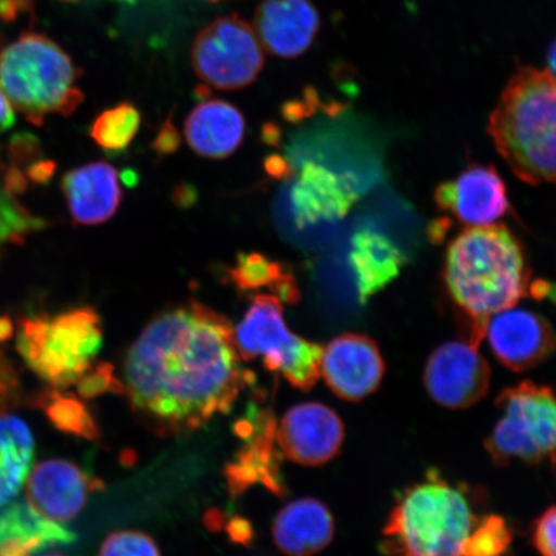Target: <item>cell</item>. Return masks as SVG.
I'll return each instance as SVG.
<instances>
[{
    "mask_svg": "<svg viewBox=\"0 0 556 556\" xmlns=\"http://www.w3.org/2000/svg\"><path fill=\"white\" fill-rule=\"evenodd\" d=\"M240 359L229 319L192 301L159 313L130 346L124 394L151 432L189 434L231 412L254 384Z\"/></svg>",
    "mask_w": 556,
    "mask_h": 556,
    "instance_id": "6da1fadb",
    "label": "cell"
},
{
    "mask_svg": "<svg viewBox=\"0 0 556 556\" xmlns=\"http://www.w3.org/2000/svg\"><path fill=\"white\" fill-rule=\"evenodd\" d=\"M444 283L456 307L470 323V338L483 339L486 319L516 307L530 290L531 269L523 248L509 229L470 227L451 241Z\"/></svg>",
    "mask_w": 556,
    "mask_h": 556,
    "instance_id": "7a4b0ae2",
    "label": "cell"
},
{
    "mask_svg": "<svg viewBox=\"0 0 556 556\" xmlns=\"http://www.w3.org/2000/svg\"><path fill=\"white\" fill-rule=\"evenodd\" d=\"M489 134L523 182L556 184V79L548 70L518 68L490 116Z\"/></svg>",
    "mask_w": 556,
    "mask_h": 556,
    "instance_id": "3957f363",
    "label": "cell"
},
{
    "mask_svg": "<svg viewBox=\"0 0 556 556\" xmlns=\"http://www.w3.org/2000/svg\"><path fill=\"white\" fill-rule=\"evenodd\" d=\"M478 518L462 489L430 471L399 498L382 530L392 556H463Z\"/></svg>",
    "mask_w": 556,
    "mask_h": 556,
    "instance_id": "277c9868",
    "label": "cell"
},
{
    "mask_svg": "<svg viewBox=\"0 0 556 556\" xmlns=\"http://www.w3.org/2000/svg\"><path fill=\"white\" fill-rule=\"evenodd\" d=\"M78 78L70 55L45 34L25 33L0 50V89L34 125L80 106L85 94Z\"/></svg>",
    "mask_w": 556,
    "mask_h": 556,
    "instance_id": "5b68a950",
    "label": "cell"
},
{
    "mask_svg": "<svg viewBox=\"0 0 556 556\" xmlns=\"http://www.w3.org/2000/svg\"><path fill=\"white\" fill-rule=\"evenodd\" d=\"M102 345L101 317L90 307L20 321V356L34 374L55 389L78 384L94 366Z\"/></svg>",
    "mask_w": 556,
    "mask_h": 556,
    "instance_id": "8992f818",
    "label": "cell"
},
{
    "mask_svg": "<svg viewBox=\"0 0 556 556\" xmlns=\"http://www.w3.org/2000/svg\"><path fill=\"white\" fill-rule=\"evenodd\" d=\"M500 417L484 447L500 467L538 465L556 456V397L552 389L527 380L496 400Z\"/></svg>",
    "mask_w": 556,
    "mask_h": 556,
    "instance_id": "52a82bcc",
    "label": "cell"
},
{
    "mask_svg": "<svg viewBox=\"0 0 556 556\" xmlns=\"http://www.w3.org/2000/svg\"><path fill=\"white\" fill-rule=\"evenodd\" d=\"M241 359L262 357L268 371L280 372L291 386L307 392L321 375L324 348L291 331L285 323L282 302L275 295L253 298L235 331Z\"/></svg>",
    "mask_w": 556,
    "mask_h": 556,
    "instance_id": "ba28073f",
    "label": "cell"
},
{
    "mask_svg": "<svg viewBox=\"0 0 556 556\" xmlns=\"http://www.w3.org/2000/svg\"><path fill=\"white\" fill-rule=\"evenodd\" d=\"M194 73L219 90L245 88L258 78L264 50L252 25L238 16L214 20L198 34L191 52Z\"/></svg>",
    "mask_w": 556,
    "mask_h": 556,
    "instance_id": "9c48e42d",
    "label": "cell"
},
{
    "mask_svg": "<svg viewBox=\"0 0 556 556\" xmlns=\"http://www.w3.org/2000/svg\"><path fill=\"white\" fill-rule=\"evenodd\" d=\"M277 427L273 412L256 406L235 424V434L241 438L243 446L225 469L227 490L232 497L241 496L255 484L266 486L276 496L287 493L281 475L282 455L277 450Z\"/></svg>",
    "mask_w": 556,
    "mask_h": 556,
    "instance_id": "30bf717a",
    "label": "cell"
},
{
    "mask_svg": "<svg viewBox=\"0 0 556 556\" xmlns=\"http://www.w3.org/2000/svg\"><path fill=\"white\" fill-rule=\"evenodd\" d=\"M475 340L444 343L430 354L424 368V386L438 405L451 409L475 406L485 397L491 368Z\"/></svg>",
    "mask_w": 556,
    "mask_h": 556,
    "instance_id": "8fae6325",
    "label": "cell"
},
{
    "mask_svg": "<svg viewBox=\"0 0 556 556\" xmlns=\"http://www.w3.org/2000/svg\"><path fill=\"white\" fill-rule=\"evenodd\" d=\"M483 338L498 363L514 372L538 367L556 350L552 325L523 308L511 307L492 315L484 325Z\"/></svg>",
    "mask_w": 556,
    "mask_h": 556,
    "instance_id": "7c38bea8",
    "label": "cell"
},
{
    "mask_svg": "<svg viewBox=\"0 0 556 556\" xmlns=\"http://www.w3.org/2000/svg\"><path fill=\"white\" fill-rule=\"evenodd\" d=\"M386 361L372 339L343 333L325 348L321 374L333 393L359 402L378 391L386 375Z\"/></svg>",
    "mask_w": 556,
    "mask_h": 556,
    "instance_id": "4fadbf2b",
    "label": "cell"
},
{
    "mask_svg": "<svg viewBox=\"0 0 556 556\" xmlns=\"http://www.w3.org/2000/svg\"><path fill=\"white\" fill-rule=\"evenodd\" d=\"M345 430L342 419L323 403L298 405L277 427V444L289 460L318 467L332 460L342 450Z\"/></svg>",
    "mask_w": 556,
    "mask_h": 556,
    "instance_id": "5bb4252c",
    "label": "cell"
},
{
    "mask_svg": "<svg viewBox=\"0 0 556 556\" xmlns=\"http://www.w3.org/2000/svg\"><path fill=\"white\" fill-rule=\"evenodd\" d=\"M26 500L41 516L65 523L85 509L90 493L103 483L75 463L51 458L35 465L26 479Z\"/></svg>",
    "mask_w": 556,
    "mask_h": 556,
    "instance_id": "9a60e30c",
    "label": "cell"
},
{
    "mask_svg": "<svg viewBox=\"0 0 556 556\" xmlns=\"http://www.w3.org/2000/svg\"><path fill=\"white\" fill-rule=\"evenodd\" d=\"M435 203L465 227L496 225L509 212L506 186L493 166L471 165L435 190Z\"/></svg>",
    "mask_w": 556,
    "mask_h": 556,
    "instance_id": "2e32d148",
    "label": "cell"
},
{
    "mask_svg": "<svg viewBox=\"0 0 556 556\" xmlns=\"http://www.w3.org/2000/svg\"><path fill=\"white\" fill-rule=\"evenodd\" d=\"M319 24L316 7L309 0H263L254 16L263 50L282 59L307 52Z\"/></svg>",
    "mask_w": 556,
    "mask_h": 556,
    "instance_id": "e0dca14e",
    "label": "cell"
},
{
    "mask_svg": "<svg viewBox=\"0 0 556 556\" xmlns=\"http://www.w3.org/2000/svg\"><path fill=\"white\" fill-rule=\"evenodd\" d=\"M70 214L83 226L102 225L121 206L119 174L108 163L96 162L70 170L62 180Z\"/></svg>",
    "mask_w": 556,
    "mask_h": 556,
    "instance_id": "ac0fdd59",
    "label": "cell"
},
{
    "mask_svg": "<svg viewBox=\"0 0 556 556\" xmlns=\"http://www.w3.org/2000/svg\"><path fill=\"white\" fill-rule=\"evenodd\" d=\"M353 201L354 193L336 173L313 162L302 166L290 190L291 213L298 227L343 218Z\"/></svg>",
    "mask_w": 556,
    "mask_h": 556,
    "instance_id": "d6986e66",
    "label": "cell"
},
{
    "mask_svg": "<svg viewBox=\"0 0 556 556\" xmlns=\"http://www.w3.org/2000/svg\"><path fill=\"white\" fill-rule=\"evenodd\" d=\"M75 541V532L41 516L27 500L0 504V556H33Z\"/></svg>",
    "mask_w": 556,
    "mask_h": 556,
    "instance_id": "ffe728a7",
    "label": "cell"
},
{
    "mask_svg": "<svg viewBox=\"0 0 556 556\" xmlns=\"http://www.w3.org/2000/svg\"><path fill=\"white\" fill-rule=\"evenodd\" d=\"M247 122L233 104L211 100L198 104L185 123V137L194 154L206 159L232 155L245 137Z\"/></svg>",
    "mask_w": 556,
    "mask_h": 556,
    "instance_id": "44dd1931",
    "label": "cell"
},
{
    "mask_svg": "<svg viewBox=\"0 0 556 556\" xmlns=\"http://www.w3.org/2000/svg\"><path fill=\"white\" fill-rule=\"evenodd\" d=\"M336 523L328 506L301 498L285 506L274 523L276 545L288 556H312L330 545Z\"/></svg>",
    "mask_w": 556,
    "mask_h": 556,
    "instance_id": "7402d4cb",
    "label": "cell"
},
{
    "mask_svg": "<svg viewBox=\"0 0 556 556\" xmlns=\"http://www.w3.org/2000/svg\"><path fill=\"white\" fill-rule=\"evenodd\" d=\"M402 260L400 250L384 236L370 229L354 235L351 263L361 299L366 301L397 276Z\"/></svg>",
    "mask_w": 556,
    "mask_h": 556,
    "instance_id": "603a6c76",
    "label": "cell"
},
{
    "mask_svg": "<svg viewBox=\"0 0 556 556\" xmlns=\"http://www.w3.org/2000/svg\"><path fill=\"white\" fill-rule=\"evenodd\" d=\"M34 455V438L26 422L0 413V504L18 496L30 475Z\"/></svg>",
    "mask_w": 556,
    "mask_h": 556,
    "instance_id": "cb8c5ba5",
    "label": "cell"
},
{
    "mask_svg": "<svg viewBox=\"0 0 556 556\" xmlns=\"http://www.w3.org/2000/svg\"><path fill=\"white\" fill-rule=\"evenodd\" d=\"M228 280L243 293L268 289L281 302L295 304L301 298L295 277L281 263L261 253H240L228 269Z\"/></svg>",
    "mask_w": 556,
    "mask_h": 556,
    "instance_id": "d4e9b609",
    "label": "cell"
},
{
    "mask_svg": "<svg viewBox=\"0 0 556 556\" xmlns=\"http://www.w3.org/2000/svg\"><path fill=\"white\" fill-rule=\"evenodd\" d=\"M34 406L43 409L48 419L61 432L73 434L85 440L99 442L101 430L92 414L74 394L51 389L35 395Z\"/></svg>",
    "mask_w": 556,
    "mask_h": 556,
    "instance_id": "484cf974",
    "label": "cell"
},
{
    "mask_svg": "<svg viewBox=\"0 0 556 556\" xmlns=\"http://www.w3.org/2000/svg\"><path fill=\"white\" fill-rule=\"evenodd\" d=\"M141 127V115L134 104L123 102L97 117L89 135L110 155L127 150Z\"/></svg>",
    "mask_w": 556,
    "mask_h": 556,
    "instance_id": "4316f807",
    "label": "cell"
},
{
    "mask_svg": "<svg viewBox=\"0 0 556 556\" xmlns=\"http://www.w3.org/2000/svg\"><path fill=\"white\" fill-rule=\"evenodd\" d=\"M45 227V219L27 211L13 194L12 187L0 186V250L18 245Z\"/></svg>",
    "mask_w": 556,
    "mask_h": 556,
    "instance_id": "83f0119b",
    "label": "cell"
},
{
    "mask_svg": "<svg viewBox=\"0 0 556 556\" xmlns=\"http://www.w3.org/2000/svg\"><path fill=\"white\" fill-rule=\"evenodd\" d=\"M511 531L505 519L489 516L470 532L463 547V556H503L511 545Z\"/></svg>",
    "mask_w": 556,
    "mask_h": 556,
    "instance_id": "f1b7e54d",
    "label": "cell"
},
{
    "mask_svg": "<svg viewBox=\"0 0 556 556\" xmlns=\"http://www.w3.org/2000/svg\"><path fill=\"white\" fill-rule=\"evenodd\" d=\"M100 556H162L155 541L138 531H117L103 541Z\"/></svg>",
    "mask_w": 556,
    "mask_h": 556,
    "instance_id": "f546056e",
    "label": "cell"
},
{
    "mask_svg": "<svg viewBox=\"0 0 556 556\" xmlns=\"http://www.w3.org/2000/svg\"><path fill=\"white\" fill-rule=\"evenodd\" d=\"M76 386L81 397L87 400L108 392L124 393L123 382L115 378L114 367L110 364L94 365Z\"/></svg>",
    "mask_w": 556,
    "mask_h": 556,
    "instance_id": "4dcf8cb0",
    "label": "cell"
},
{
    "mask_svg": "<svg viewBox=\"0 0 556 556\" xmlns=\"http://www.w3.org/2000/svg\"><path fill=\"white\" fill-rule=\"evenodd\" d=\"M532 540L542 556H556V506L548 507L534 521Z\"/></svg>",
    "mask_w": 556,
    "mask_h": 556,
    "instance_id": "1f68e13d",
    "label": "cell"
},
{
    "mask_svg": "<svg viewBox=\"0 0 556 556\" xmlns=\"http://www.w3.org/2000/svg\"><path fill=\"white\" fill-rule=\"evenodd\" d=\"M18 378L10 361L0 352V413L12 407L18 401Z\"/></svg>",
    "mask_w": 556,
    "mask_h": 556,
    "instance_id": "d6a6232c",
    "label": "cell"
},
{
    "mask_svg": "<svg viewBox=\"0 0 556 556\" xmlns=\"http://www.w3.org/2000/svg\"><path fill=\"white\" fill-rule=\"evenodd\" d=\"M33 11V0H0V21L12 23L23 13Z\"/></svg>",
    "mask_w": 556,
    "mask_h": 556,
    "instance_id": "836d02e7",
    "label": "cell"
},
{
    "mask_svg": "<svg viewBox=\"0 0 556 556\" xmlns=\"http://www.w3.org/2000/svg\"><path fill=\"white\" fill-rule=\"evenodd\" d=\"M227 531L229 533V538L236 544L249 545L250 541L254 538V532L252 526H250L247 519L241 517H236L227 525Z\"/></svg>",
    "mask_w": 556,
    "mask_h": 556,
    "instance_id": "e575fe53",
    "label": "cell"
},
{
    "mask_svg": "<svg viewBox=\"0 0 556 556\" xmlns=\"http://www.w3.org/2000/svg\"><path fill=\"white\" fill-rule=\"evenodd\" d=\"M179 146V136L176 128L168 122L164 125L155 142V149L162 154H172Z\"/></svg>",
    "mask_w": 556,
    "mask_h": 556,
    "instance_id": "d590c367",
    "label": "cell"
},
{
    "mask_svg": "<svg viewBox=\"0 0 556 556\" xmlns=\"http://www.w3.org/2000/svg\"><path fill=\"white\" fill-rule=\"evenodd\" d=\"M224 525V516L218 510H212L206 514V526L211 530L219 531Z\"/></svg>",
    "mask_w": 556,
    "mask_h": 556,
    "instance_id": "8d00e7d4",
    "label": "cell"
},
{
    "mask_svg": "<svg viewBox=\"0 0 556 556\" xmlns=\"http://www.w3.org/2000/svg\"><path fill=\"white\" fill-rule=\"evenodd\" d=\"M548 72L554 76L556 79V40L554 41L553 46L551 47V51H548Z\"/></svg>",
    "mask_w": 556,
    "mask_h": 556,
    "instance_id": "74e56055",
    "label": "cell"
},
{
    "mask_svg": "<svg viewBox=\"0 0 556 556\" xmlns=\"http://www.w3.org/2000/svg\"><path fill=\"white\" fill-rule=\"evenodd\" d=\"M11 336V324L7 319H0V340Z\"/></svg>",
    "mask_w": 556,
    "mask_h": 556,
    "instance_id": "f35d334b",
    "label": "cell"
},
{
    "mask_svg": "<svg viewBox=\"0 0 556 556\" xmlns=\"http://www.w3.org/2000/svg\"><path fill=\"white\" fill-rule=\"evenodd\" d=\"M38 556H64V555H61L59 553H48V554L38 555Z\"/></svg>",
    "mask_w": 556,
    "mask_h": 556,
    "instance_id": "ab89813d",
    "label": "cell"
},
{
    "mask_svg": "<svg viewBox=\"0 0 556 556\" xmlns=\"http://www.w3.org/2000/svg\"><path fill=\"white\" fill-rule=\"evenodd\" d=\"M552 464L554 465V468H555V472H556V456L553 458V462Z\"/></svg>",
    "mask_w": 556,
    "mask_h": 556,
    "instance_id": "60d3db41",
    "label": "cell"
},
{
    "mask_svg": "<svg viewBox=\"0 0 556 556\" xmlns=\"http://www.w3.org/2000/svg\"><path fill=\"white\" fill-rule=\"evenodd\" d=\"M62 2H79V0H62Z\"/></svg>",
    "mask_w": 556,
    "mask_h": 556,
    "instance_id": "b9f144b4",
    "label": "cell"
},
{
    "mask_svg": "<svg viewBox=\"0 0 556 556\" xmlns=\"http://www.w3.org/2000/svg\"><path fill=\"white\" fill-rule=\"evenodd\" d=\"M211 2H219V0H211Z\"/></svg>",
    "mask_w": 556,
    "mask_h": 556,
    "instance_id": "7bdbcfd3",
    "label": "cell"
}]
</instances>
